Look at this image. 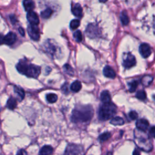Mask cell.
<instances>
[{
    "instance_id": "6da1fadb",
    "label": "cell",
    "mask_w": 155,
    "mask_h": 155,
    "mask_svg": "<svg viewBox=\"0 0 155 155\" xmlns=\"http://www.w3.org/2000/svg\"><path fill=\"white\" fill-rule=\"evenodd\" d=\"M93 114L90 106L76 107L72 111L71 120L73 122H84L90 120Z\"/></svg>"
},
{
    "instance_id": "7a4b0ae2",
    "label": "cell",
    "mask_w": 155,
    "mask_h": 155,
    "mask_svg": "<svg viewBox=\"0 0 155 155\" xmlns=\"http://www.w3.org/2000/svg\"><path fill=\"white\" fill-rule=\"evenodd\" d=\"M16 69L20 73L30 78H37L41 73L39 67L24 61H20L16 65Z\"/></svg>"
},
{
    "instance_id": "3957f363",
    "label": "cell",
    "mask_w": 155,
    "mask_h": 155,
    "mask_svg": "<svg viewBox=\"0 0 155 155\" xmlns=\"http://www.w3.org/2000/svg\"><path fill=\"white\" fill-rule=\"evenodd\" d=\"M116 113V107L111 102L103 104L99 110V119L101 120H107L111 118Z\"/></svg>"
},
{
    "instance_id": "277c9868",
    "label": "cell",
    "mask_w": 155,
    "mask_h": 155,
    "mask_svg": "<svg viewBox=\"0 0 155 155\" xmlns=\"http://www.w3.org/2000/svg\"><path fill=\"white\" fill-rule=\"evenodd\" d=\"M64 155H84V152L81 147L74 144H70L66 148Z\"/></svg>"
},
{
    "instance_id": "5b68a950",
    "label": "cell",
    "mask_w": 155,
    "mask_h": 155,
    "mask_svg": "<svg viewBox=\"0 0 155 155\" xmlns=\"http://www.w3.org/2000/svg\"><path fill=\"white\" fill-rule=\"evenodd\" d=\"M136 64V60L135 57L130 53H126L123 56L122 64L126 68H130L134 66Z\"/></svg>"
},
{
    "instance_id": "8992f818",
    "label": "cell",
    "mask_w": 155,
    "mask_h": 155,
    "mask_svg": "<svg viewBox=\"0 0 155 155\" xmlns=\"http://www.w3.org/2000/svg\"><path fill=\"white\" fill-rule=\"evenodd\" d=\"M28 33L31 38L34 41H38L40 38V31L37 25L30 24L28 27Z\"/></svg>"
},
{
    "instance_id": "52a82bcc",
    "label": "cell",
    "mask_w": 155,
    "mask_h": 155,
    "mask_svg": "<svg viewBox=\"0 0 155 155\" xmlns=\"http://www.w3.org/2000/svg\"><path fill=\"white\" fill-rule=\"evenodd\" d=\"M139 50L140 54L144 58H148L149 56H150L151 53V50L150 45L146 43L142 44L139 46Z\"/></svg>"
},
{
    "instance_id": "ba28073f",
    "label": "cell",
    "mask_w": 155,
    "mask_h": 155,
    "mask_svg": "<svg viewBox=\"0 0 155 155\" xmlns=\"http://www.w3.org/2000/svg\"><path fill=\"white\" fill-rule=\"evenodd\" d=\"M86 33L90 38L96 37L99 35L97 27L94 24H89L87 28Z\"/></svg>"
},
{
    "instance_id": "9c48e42d",
    "label": "cell",
    "mask_w": 155,
    "mask_h": 155,
    "mask_svg": "<svg viewBox=\"0 0 155 155\" xmlns=\"http://www.w3.org/2000/svg\"><path fill=\"white\" fill-rule=\"evenodd\" d=\"M27 18L28 21L31 25H38L39 22V19L38 15L33 11L27 13Z\"/></svg>"
},
{
    "instance_id": "30bf717a",
    "label": "cell",
    "mask_w": 155,
    "mask_h": 155,
    "mask_svg": "<svg viewBox=\"0 0 155 155\" xmlns=\"http://www.w3.org/2000/svg\"><path fill=\"white\" fill-rule=\"evenodd\" d=\"M136 125L139 130L145 132L149 127V122L147 119H140L137 120Z\"/></svg>"
},
{
    "instance_id": "8fae6325",
    "label": "cell",
    "mask_w": 155,
    "mask_h": 155,
    "mask_svg": "<svg viewBox=\"0 0 155 155\" xmlns=\"http://www.w3.org/2000/svg\"><path fill=\"white\" fill-rule=\"evenodd\" d=\"M16 40V35L13 32L8 33L4 36V43L8 45L13 44Z\"/></svg>"
},
{
    "instance_id": "7c38bea8",
    "label": "cell",
    "mask_w": 155,
    "mask_h": 155,
    "mask_svg": "<svg viewBox=\"0 0 155 155\" xmlns=\"http://www.w3.org/2000/svg\"><path fill=\"white\" fill-rule=\"evenodd\" d=\"M103 73L104 76L108 78L114 79L116 77V73L113 69L110 66H105L103 70Z\"/></svg>"
},
{
    "instance_id": "4fadbf2b",
    "label": "cell",
    "mask_w": 155,
    "mask_h": 155,
    "mask_svg": "<svg viewBox=\"0 0 155 155\" xmlns=\"http://www.w3.org/2000/svg\"><path fill=\"white\" fill-rule=\"evenodd\" d=\"M72 13L78 18H81L82 16V8L80 4H76L71 8Z\"/></svg>"
},
{
    "instance_id": "5bb4252c",
    "label": "cell",
    "mask_w": 155,
    "mask_h": 155,
    "mask_svg": "<svg viewBox=\"0 0 155 155\" xmlns=\"http://www.w3.org/2000/svg\"><path fill=\"white\" fill-rule=\"evenodd\" d=\"M23 6L25 11L29 12L32 11L35 8V3L33 0H24Z\"/></svg>"
},
{
    "instance_id": "9a60e30c",
    "label": "cell",
    "mask_w": 155,
    "mask_h": 155,
    "mask_svg": "<svg viewBox=\"0 0 155 155\" xmlns=\"http://www.w3.org/2000/svg\"><path fill=\"white\" fill-rule=\"evenodd\" d=\"M53 148L50 145H45L41 148L39 155H50L53 153Z\"/></svg>"
},
{
    "instance_id": "2e32d148",
    "label": "cell",
    "mask_w": 155,
    "mask_h": 155,
    "mask_svg": "<svg viewBox=\"0 0 155 155\" xmlns=\"http://www.w3.org/2000/svg\"><path fill=\"white\" fill-rule=\"evenodd\" d=\"M101 100L103 104L111 102V97L109 92L107 90L103 91L101 94Z\"/></svg>"
},
{
    "instance_id": "e0dca14e",
    "label": "cell",
    "mask_w": 155,
    "mask_h": 155,
    "mask_svg": "<svg viewBox=\"0 0 155 155\" xmlns=\"http://www.w3.org/2000/svg\"><path fill=\"white\" fill-rule=\"evenodd\" d=\"M16 105H17V102L14 97H11L8 99L7 102V107L8 109L13 110L16 107Z\"/></svg>"
},
{
    "instance_id": "ac0fdd59",
    "label": "cell",
    "mask_w": 155,
    "mask_h": 155,
    "mask_svg": "<svg viewBox=\"0 0 155 155\" xmlns=\"http://www.w3.org/2000/svg\"><path fill=\"white\" fill-rule=\"evenodd\" d=\"M82 87L81 83L79 81H76L73 82L70 85V89L74 92H78Z\"/></svg>"
},
{
    "instance_id": "d6986e66",
    "label": "cell",
    "mask_w": 155,
    "mask_h": 155,
    "mask_svg": "<svg viewBox=\"0 0 155 155\" xmlns=\"http://www.w3.org/2000/svg\"><path fill=\"white\" fill-rule=\"evenodd\" d=\"M110 124H111L113 125H116V126L122 125L124 124V121L122 118H121L119 116H116L111 119V120L110 121Z\"/></svg>"
},
{
    "instance_id": "ffe728a7",
    "label": "cell",
    "mask_w": 155,
    "mask_h": 155,
    "mask_svg": "<svg viewBox=\"0 0 155 155\" xmlns=\"http://www.w3.org/2000/svg\"><path fill=\"white\" fill-rule=\"evenodd\" d=\"M120 21H121L122 24L124 25H127L128 24L130 19H129V18H128V16L127 15V12L123 11L121 13V15H120Z\"/></svg>"
},
{
    "instance_id": "44dd1931",
    "label": "cell",
    "mask_w": 155,
    "mask_h": 155,
    "mask_svg": "<svg viewBox=\"0 0 155 155\" xmlns=\"http://www.w3.org/2000/svg\"><path fill=\"white\" fill-rule=\"evenodd\" d=\"M52 13H53V10L51 8H48L44 10V11H42L41 13V17L42 18L47 19V18H49L51 16Z\"/></svg>"
},
{
    "instance_id": "7402d4cb",
    "label": "cell",
    "mask_w": 155,
    "mask_h": 155,
    "mask_svg": "<svg viewBox=\"0 0 155 155\" xmlns=\"http://www.w3.org/2000/svg\"><path fill=\"white\" fill-rule=\"evenodd\" d=\"M14 91L16 94H18V96L21 98V99H22L24 97L25 93L22 88H21L19 87H17V86H15Z\"/></svg>"
},
{
    "instance_id": "603a6c76",
    "label": "cell",
    "mask_w": 155,
    "mask_h": 155,
    "mask_svg": "<svg viewBox=\"0 0 155 155\" xmlns=\"http://www.w3.org/2000/svg\"><path fill=\"white\" fill-rule=\"evenodd\" d=\"M128 85L129 88V91L133 93L136 90L138 85V82L137 81H132L128 84Z\"/></svg>"
},
{
    "instance_id": "cb8c5ba5",
    "label": "cell",
    "mask_w": 155,
    "mask_h": 155,
    "mask_svg": "<svg viewBox=\"0 0 155 155\" xmlns=\"http://www.w3.org/2000/svg\"><path fill=\"white\" fill-rule=\"evenodd\" d=\"M153 81V78L150 76H145L141 79V83L145 86L149 85Z\"/></svg>"
},
{
    "instance_id": "d4e9b609",
    "label": "cell",
    "mask_w": 155,
    "mask_h": 155,
    "mask_svg": "<svg viewBox=\"0 0 155 155\" xmlns=\"http://www.w3.org/2000/svg\"><path fill=\"white\" fill-rule=\"evenodd\" d=\"M47 101L50 103H54L58 99V96L56 94L49 93L46 96Z\"/></svg>"
},
{
    "instance_id": "484cf974",
    "label": "cell",
    "mask_w": 155,
    "mask_h": 155,
    "mask_svg": "<svg viewBox=\"0 0 155 155\" xmlns=\"http://www.w3.org/2000/svg\"><path fill=\"white\" fill-rule=\"evenodd\" d=\"M136 97L140 100L143 101L147 98V94L144 90H139L136 93Z\"/></svg>"
},
{
    "instance_id": "4316f807",
    "label": "cell",
    "mask_w": 155,
    "mask_h": 155,
    "mask_svg": "<svg viewBox=\"0 0 155 155\" xmlns=\"http://www.w3.org/2000/svg\"><path fill=\"white\" fill-rule=\"evenodd\" d=\"M111 137V134L109 132H105L102 134H101L99 137V139L100 140V142H104L107 140L110 137Z\"/></svg>"
},
{
    "instance_id": "83f0119b",
    "label": "cell",
    "mask_w": 155,
    "mask_h": 155,
    "mask_svg": "<svg viewBox=\"0 0 155 155\" xmlns=\"http://www.w3.org/2000/svg\"><path fill=\"white\" fill-rule=\"evenodd\" d=\"M73 36H74V39H76V41L77 42H79L82 41V33L80 30L76 31L74 33Z\"/></svg>"
},
{
    "instance_id": "f1b7e54d",
    "label": "cell",
    "mask_w": 155,
    "mask_h": 155,
    "mask_svg": "<svg viewBox=\"0 0 155 155\" xmlns=\"http://www.w3.org/2000/svg\"><path fill=\"white\" fill-rule=\"evenodd\" d=\"M80 25V21L78 19H73L70 24V28L71 29H76Z\"/></svg>"
},
{
    "instance_id": "f546056e",
    "label": "cell",
    "mask_w": 155,
    "mask_h": 155,
    "mask_svg": "<svg viewBox=\"0 0 155 155\" xmlns=\"http://www.w3.org/2000/svg\"><path fill=\"white\" fill-rule=\"evenodd\" d=\"M64 68L65 70V71L69 74H73L74 73V71L73 70V68H71V67L68 65V64H65L64 65Z\"/></svg>"
},
{
    "instance_id": "4dcf8cb0",
    "label": "cell",
    "mask_w": 155,
    "mask_h": 155,
    "mask_svg": "<svg viewBox=\"0 0 155 155\" xmlns=\"http://www.w3.org/2000/svg\"><path fill=\"white\" fill-rule=\"evenodd\" d=\"M128 116H129V117L131 120H135V119H136L137 118L138 114H137V113L135 111H130L129 113Z\"/></svg>"
},
{
    "instance_id": "1f68e13d",
    "label": "cell",
    "mask_w": 155,
    "mask_h": 155,
    "mask_svg": "<svg viewBox=\"0 0 155 155\" xmlns=\"http://www.w3.org/2000/svg\"><path fill=\"white\" fill-rule=\"evenodd\" d=\"M149 134L151 137L155 138V126L151 127L149 131Z\"/></svg>"
},
{
    "instance_id": "d6a6232c",
    "label": "cell",
    "mask_w": 155,
    "mask_h": 155,
    "mask_svg": "<svg viewBox=\"0 0 155 155\" xmlns=\"http://www.w3.org/2000/svg\"><path fill=\"white\" fill-rule=\"evenodd\" d=\"M16 155H27V153L24 150H20L18 151Z\"/></svg>"
},
{
    "instance_id": "836d02e7",
    "label": "cell",
    "mask_w": 155,
    "mask_h": 155,
    "mask_svg": "<svg viewBox=\"0 0 155 155\" xmlns=\"http://www.w3.org/2000/svg\"><path fill=\"white\" fill-rule=\"evenodd\" d=\"M62 91L64 92V93H68V88H67V84H64L62 87Z\"/></svg>"
},
{
    "instance_id": "e575fe53",
    "label": "cell",
    "mask_w": 155,
    "mask_h": 155,
    "mask_svg": "<svg viewBox=\"0 0 155 155\" xmlns=\"http://www.w3.org/2000/svg\"><path fill=\"white\" fill-rule=\"evenodd\" d=\"M10 18L11 21H12V23H13V24H14L15 22H16V17H15L14 15H10Z\"/></svg>"
},
{
    "instance_id": "d590c367",
    "label": "cell",
    "mask_w": 155,
    "mask_h": 155,
    "mask_svg": "<svg viewBox=\"0 0 155 155\" xmlns=\"http://www.w3.org/2000/svg\"><path fill=\"white\" fill-rule=\"evenodd\" d=\"M19 33L22 35V36H24L25 35V32H24V29L22 28V27H19Z\"/></svg>"
},
{
    "instance_id": "8d00e7d4",
    "label": "cell",
    "mask_w": 155,
    "mask_h": 155,
    "mask_svg": "<svg viewBox=\"0 0 155 155\" xmlns=\"http://www.w3.org/2000/svg\"><path fill=\"white\" fill-rule=\"evenodd\" d=\"M4 43V36L0 34V45Z\"/></svg>"
},
{
    "instance_id": "74e56055",
    "label": "cell",
    "mask_w": 155,
    "mask_h": 155,
    "mask_svg": "<svg viewBox=\"0 0 155 155\" xmlns=\"http://www.w3.org/2000/svg\"><path fill=\"white\" fill-rule=\"evenodd\" d=\"M133 155H140V151L138 150L135 149L133 153Z\"/></svg>"
},
{
    "instance_id": "f35d334b",
    "label": "cell",
    "mask_w": 155,
    "mask_h": 155,
    "mask_svg": "<svg viewBox=\"0 0 155 155\" xmlns=\"http://www.w3.org/2000/svg\"><path fill=\"white\" fill-rule=\"evenodd\" d=\"M101 2H102V3H104V2H105L107 0H99Z\"/></svg>"
}]
</instances>
